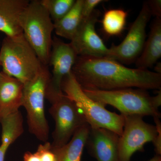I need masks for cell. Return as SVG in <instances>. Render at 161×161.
Masks as SVG:
<instances>
[{
  "mask_svg": "<svg viewBox=\"0 0 161 161\" xmlns=\"http://www.w3.org/2000/svg\"><path fill=\"white\" fill-rule=\"evenodd\" d=\"M82 90L93 100L104 107L109 105L114 107L121 115L161 118V113L159 111L161 105V90L156 95L152 96L147 90L132 88L110 91Z\"/></svg>",
  "mask_w": 161,
  "mask_h": 161,
  "instance_id": "2",
  "label": "cell"
},
{
  "mask_svg": "<svg viewBox=\"0 0 161 161\" xmlns=\"http://www.w3.org/2000/svg\"><path fill=\"white\" fill-rule=\"evenodd\" d=\"M2 128L0 146L8 150L24 132L23 117L19 110L0 118Z\"/></svg>",
  "mask_w": 161,
  "mask_h": 161,
  "instance_id": "18",
  "label": "cell"
},
{
  "mask_svg": "<svg viewBox=\"0 0 161 161\" xmlns=\"http://www.w3.org/2000/svg\"><path fill=\"white\" fill-rule=\"evenodd\" d=\"M48 100L51 103L50 113L55 122L52 147L60 148L69 142L78 129L88 123L76 103L64 93Z\"/></svg>",
  "mask_w": 161,
  "mask_h": 161,
  "instance_id": "7",
  "label": "cell"
},
{
  "mask_svg": "<svg viewBox=\"0 0 161 161\" xmlns=\"http://www.w3.org/2000/svg\"><path fill=\"white\" fill-rule=\"evenodd\" d=\"M82 3L83 0H76L71 9L62 19L53 23L54 30L58 36L72 40L83 20Z\"/></svg>",
  "mask_w": 161,
  "mask_h": 161,
  "instance_id": "17",
  "label": "cell"
},
{
  "mask_svg": "<svg viewBox=\"0 0 161 161\" xmlns=\"http://www.w3.org/2000/svg\"><path fill=\"white\" fill-rule=\"evenodd\" d=\"M75 0H41L53 23L64 17L71 9Z\"/></svg>",
  "mask_w": 161,
  "mask_h": 161,
  "instance_id": "20",
  "label": "cell"
},
{
  "mask_svg": "<svg viewBox=\"0 0 161 161\" xmlns=\"http://www.w3.org/2000/svg\"><path fill=\"white\" fill-rule=\"evenodd\" d=\"M78 57L70 43H64L56 37L53 39L48 62L53 69L47 88V99L63 94L62 80L72 72Z\"/></svg>",
  "mask_w": 161,
  "mask_h": 161,
  "instance_id": "10",
  "label": "cell"
},
{
  "mask_svg": "<svg viewBox=\"0 0 161 161\" xmlns=\"http://www.w3.org/2000/svg\"><path fill=\"white\" fill-rule=\"evenodd\" d=\"M61 90L67 97L76 103L92 128L108 129L120 136L124 125V115L110 112L85 93L72 72L64 78Z\"/></svg>",
  "mask_w": 161,
  "mask_h": 161,
  "instance_id": "5",
  "label": "cell"
},
{
  "mask_svg": "<svg viewBox=\"0 0 161 161\" xmlns=\"http://www.w3.org/2000/svg\"><path fill=\"white\" fill-rule=\"evenodd\" d=\"M161 57V18H156L150 28L140 56L135 61L136 68L148 70Z\"/></svg>",
  "mask_w": 161,
  "mask_h": 161,
  "instance_id": "15",
  "label": "cell"
},
{
  "mask_svg": "<svg viewBox=\"0 0 161 161\" xmlns=\"http://www.w3.org/2000/svg\"><path fill=\"white\" fill-rule=\"evenodd\" d=\"M160 118H154V122L156 124L155 126L156 127L158 131V134L157 135L154 142H153L154 147V150L156 155H161V123L160 120Z\"/></svg>",
  "mask_w": 161,
  "mask_h": 161,
  "instance_id": "23",
  "label": "cell"
},
{
  "mask_svg": "<svg viewBox=\"0 0 161 161\" xmlns=\"http://www.w3.org/2000/svg\"><path fill=\"white\" fill-rule=\"evenodd\" d=\"M0 65L3 73L24 84L33 79L45 66L23 34L4 38L0 50Z\"/></svg>",
  "mask_w": 161,
  "mask_h": 161,
  "instance_id": "3",
  "label": "cell"
},
{
  "mask_svg": "<svg viewBox=\"0 0 161 161\" xmlns=\"http://www.w3.org/2000/svg\"><path fill=\"white\" fill-rule=\"evenodd\" d=\"M151 16L147 2H145L125 37L118 45L112 44L105 58L125 64L135 62L143 49L147 23Z\"/></svg>",
  "mask_w": 161,
  "mask_h": 161,
  "instance_id": "8",
  "label": "cell"
},
{
  "mask_svg": "<svg viewBox=\"0 0 161 161\" xmlns=\"http://www.w3.org/2000/svg\"><path fill=\"white\" fill-rule=\"evenodd\" d=\"M7 149L0 146V161H5V156Z\"/></svg>",
  "mask_w": 161,
  "mask_h": 161,
  "instance_id": "26",
  "label": "cell"
},
{
  "mask_svg": "<svg viewBox=\"0 0 161 161\" xmlns=\"http://www.w3.org/2000/svg\"><path fill=\"white\" fill-rule=\"evenodd\" d=\"M24 84L0 72V118L19 111L23 106Z\"/></svg>",
  "mask_w": 161,
  "mask_h": 161,
  "instance_id": "13",
  "label": "cell"
},
{
  "mask_svg": "<svg viewBox=\"0 0 161 161\" xmlns=\"http://www.w3.org/2000/svg\"><path fill=\"white\" fill-rule=\"evenodd\" d=\"M82 89L161 90V74L132 69L105 58L78 57L72 70Z\"/></svg>",
  "mask_w": 161,
  "mask_h": 161,
  "instance_id": "1",
  "label": "cell"
},
{
  "mask_svg": "<svg viewBox=\"0 0 161 161\" xmlns=\"http://www.w3.org/2000/svg\"><path fill=\"white\" fill-rule=\"evenodd\" d=\"M29 2L28 0H0V31L9 37L23 34L20 17Z\"/></svg>",
  "mask_w": 161,
  "mask_h": 161,
  "instance_id": "14",
  "label": "cell"
},
{
  "mask_svg": "<svg viewBox=\"0 0 161 161\" xmlns=\"http://www.w3.org/2000/svg\"><path fill=\"white\" fill-rule=\"evenodd\" d=\"M90 126L87 124L78 129L67 143L60 148L52 147L56 161H81Z\"/></svg>",
  "mask_w": 161,
  "mask_h": 161,
  "instance_id": "16",
  "label": "cell"
},
{
  "mask_svg": "<svg viewBox=\"0 0 161 161\" xmlns=\"http://www.w3.org/2000/svg\"><path fill=\"white\" fill-rule=\"evenodd\" d=\"M36 152L40 156L41 161H56V155L49 142L39 145Z\"/></svg>",
  "mask_w": 161,
  "mask_h": 161,
  "instance_id": "21",
  "label": "cell"
},
{
  "mask_svg": "<svg viewBox=\"0 0 161 161\" xmlns=\"http://www.w3.org/2000/svg\"><path fill=\"white\" fill-rule=\"evenodd\" d=\"M147 2L152 16L161 18V0H151Z\"/></svg>",
  "mask_w": 161,
  "mask_h": 161,
  "instance_id": "24",
  "label": "cell"
},
{
  "mask_svg": "<svg viewBox=\"0 0 161 161\" xmlns=\"http://www.w3.org/2000/svg\"><path fill=\"white\" fill-rule=\"evenodd\" d=\"M100 12L95 9L89 17L83 19L70 43L78 57L106 58L108 48L95 29Z\"/></svg>",
  "mask_w": 161,
  "mask_h": 161,
  "instance_id": "11",
  "label": "cell"
},
{
  "mask_svg": "<svg viewBox=\"0 0 161 161\" xmlns=\"http://www.w3.org/2000/svg\"><path fill=\"white\" fill-rule=\"evenodd\" d=\"M23 161H41L37 153H32L31 152L25 153L23 156Z\"/></svg>",
  "mask_w": 161,
  "mask_h": 161,
  "instance_id": "25",
  "label": "cell"
},
{
  "mask_svg": "<svg viewBox=\"0 0 161 161\" xmlns=\"http://www.w3.org/2000/svg\"><path fill=\"white\" fill-rule=\"evenodd\" d=\"M105 1L103 0H83L81 14L83 19L87 18L95 10V7Z\"/></svg>",
  "mask_w": 161,
  "mask_h": 161,
  "instance_id": "22",
  "label": "cell"
},
{
  "mask_svg": "<svg viewBox=\"0 0 161 161\" xmlns=\"http://www.w3.org/2000/svg\"><path fill=\"white\" fill-rule=\"evenodd\" d=\"M147 161H161V156L156 154L153 158Z\"/></svg>",
  "mask_w": 161,
  "mask_h": 161,
  "instance_id": "27",
  "label": "cell"
},
{
  "mask_svg": "<svg viewBox=\"0 0 161 161\" xmlns=\"http://www.w3.org/2000/svg\"><path fill=\"white\" fill-rule=\"evenodd\" d=\"M127 16V12L120 9L106 12L102 20L103 29L105 33L109 36L120 34L125 26Z\"/></svg>",
  "mask_w": 161,
  "mask_h": 161,
  "instance_id": "19",
  "label": "cell"
},
{
  "mask_svg": "<svg viewBox=\"0 0 161 161\" xmlns=\"http://www.w3.org/2000/svg\"><path fill=\"white\" fill-rule=\"evenodd\" d=\"M123 115V131L119 140V160L130 161L135 152L143 150L145 144L154 142L158 131L155 126L144 121L143 116Z\"/></svg>",
  "mask_w": 161,
  "mask_h": 161,
  "instance_id": "9",
  "label": "cell"
},
{
  "mask_svg": "<svg viewBox=\"0 0 161 161\" xmlns=\"http://www.w3.org/2000/svg\"><path fill=\"white\" fill-rule=\"evenodd\" d=\"M119 137L108 129L90 127L86 146L97 161H119Z\"/></svg>",
  "mask_w": 161,
  "mask_h": 161,
  "instance_id": "12",
  "label": "cell"
},
{
  "mask_svg": "<svg viewBox=\"0 0 161 161\" xmlns=\"http://www.w3.org/2000/svg\"><path fill=\"white\" fill-rule=\"evenodd\" d=\"M19 23L26 41L45 66L48 64L51 51L54 23L40 1H30L22 13Z\"/></svg>",
  "mask_w": 161,
  "mask_h": 161,
  "instance_id": "4",
  "label": "cell"
},
{
  "mask_svg": "<svg viewBox=\"0 0 161 161\" xmlns=\"http://www.w3.org/2000/svg\"><path fill=\"white\" fill-rule=\"evenodd\" d=\"M50 74L47 66L24 84L23 106L27 113L29 132L42 142H47L49 127L45 114V99Z\"/></svg>",
  "mask_w": 161,
  "mask_h": 161,
  "instance_id": "6",
  "label": "cell"
}]
</instances>
